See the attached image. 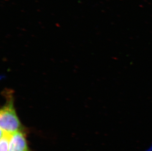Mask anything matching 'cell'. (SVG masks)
I'll list each match as a JSON object with an SVG mask.
<instances>
[{"instance_id":"obj_3","label":"cell","mask_w":152,"mask_h":151,"mask_svg":"<svg viewBox=\"0 0 152 151\" xmlns=\"http://www.w3.org/2000/svg\"><path fill=\"white\" fill-rule=\"evenodd\" d=\"M11 135L1 134L0 151H9Z\"/></svg>"},{"instance_id":"obj_2","label":"cell","mask_w":152,"mask_h":151,"mask_svg":"<svg viewBox=\"0 0 152 151\" xmlns=\"http://www.w3.org/2000/svg\"><path fill=\"white\" fill-rule=\"evenodd\" d=\"M9 151H29L26 137L22 131L10 136Z\"/></svg>"},{"instance_id":"obj_1","label":"cell","mask_w":152,"mask_h":151,"mask_svg":"<svg viewBox=\"0 0 152 151\" xmlns=\"http://www.w3.org/2000/svg\"><path fill=\"white\" fill-rule=\"evenodd\" d=\"M7 101L0 110L1 134L12 135L21 131V124L14 106L12 95L7 94Z\"/></svg>"},{"instance_id":"obj_4","label":"cell","mask_w":152,"mask_h":151,"mask_svg":"<svg viewBox=\"0 0 152 151\" xmlns=\"http://www.w3.org/2000/svg\"><path fill=\"white\" fill-rule=\"evenodd\" d=\"M145 151H152V144L150 146V147Z\"/></svg>"}]
</instances>
